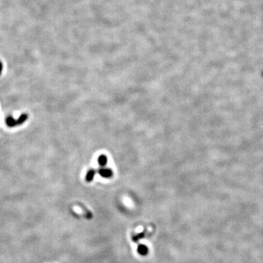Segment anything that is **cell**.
I'll use <instances>...</instances> for the list:
<instances>
[{
	"instance_id": "obj_1",
	"label": "cell",
	"mask_w": 263,
	"mask_h": 263,
	"mask_svg": "<svg viewBox=\"0 0 263 263\" xmlns=\"http://www.w3.org/2000/svg\"><path fill=\"white\" fill-rule=\"evenodd\" d=\"M99 173L100 174V176L103 178H110L113 176V171L110 169H100L99 170Z\"/></svg>"
},
{
	"instance_id": "obj_2",
	"label": "cell",
	"mask_w": 263,
	"mask_h": 263,
	"mask_svg": "<svg viewBox=\"0 0 263 263\" xmlns=\"http://www.w3.org/2000/svg\"><path fill=\"white\" fill-rule=\"evenodd\" d=\"M138 253L141 256H146L148 254V248L144 244L138 245Z\"/></svg>"
},
{
	"instance_id": "obj_3",
	"label": "cell",
	"mask_w": 263,
	"mask_h": 263,
	"mask_svg": "<svg viewBox=\"0 0 263 263\" xmlns=\"http://www.w3.org/2000/svg\"><path fill=\"white\" fill-rule=\"evenodd\" d=\"M6 124L9 127H14L17 126L16 124V120L13 118V116H8L5 120Z\"/></svg>"
},
{
	"instance_id": "obj_4",
	"label": "cell",
	"mask_w": 263,
	"mask_h": 263,
	"mask_svg": "<svg viewBox=\"0 0 263 263\" xmlns=\"http://www.w3.org/2000/svg\"><path fill=\"white\" fill-rule=\"evenodd\" d=\"M96 174V171L93 169H91L90 170L87 172L86 173V181L87 182H92V180L94 179V176H95Z\"/></svg>"
},
{
	"instance_id": "obj_5",
	"label": "cell",
	"mask_w": 263,
	"mask_h": 263,
	"mask_svg": "<svg viewBox=\"0 0 263 263\" xmlns=\"http://www.w3.org/2000/svg\"><path fill=\"white\" fill-rule=\"evenodd\" d=\"M27 119H28V115H27V114H26V113L21 114V115L19 117V118L16 120V124H17V126L21 125V124H24Z\"/></svg>"
},
{
	"instance_id": "obj_6",
	"label": "cell",
	"mask_w": 263,
	"mask_h": 263,
	"mask_svg": "<svg viewBox=\"0 0 263 263\" xmlns=\"http://www.w3.org/2000/svg\"><path fill=\"white\" fill-rule=\"evenodd\" d=\"M98 163L101 167L106 166L107 163V158L105 155H100L98 158Z\"/></svg>"
},
{
	"instance_id": "obj_7",
	"label": "cell",
	"mask_w": 263,
	"mask_h": 263,
	"mask_svg": "<svg viewBox=\"0 0 263 263\" xmlns=\"http://www.w3.org/2000/svg\"><path fill=\"white\" fill-rule=\"evenodd\" d=\"M143 237H144V233L143 232H141V233L138 234V235H134V236L132 237V241H133L134 242H138L139 240H140L141 238H143Z\"/></svg>"
},
{
	"instance_id": "obj_8",
	"label": "cell",
	"mask_w": 263,
	"mask_h": 263,
	"mask_svg": "<svg viewBox=\"0 0 263 263\" xmlns=\"http://www.w3.org/2000/svg\"><path fill=\"white\" fill-rule=\"evenodd\" d=\"M2 69H3V65L1 62H0V75H1V72H2Z\"/></svg>"
}]
</instances>
